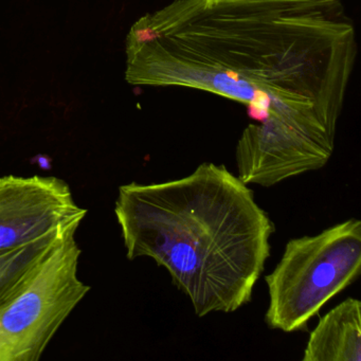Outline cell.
I'll list each match as a JSON object with an SVG mask.
<instances>
[{
  "mask_svg": "<svg viewBox=\"0 0 361 361\" xmlns=\"http://www.w3.org/2000/svg\"><path fill=\"white\" fill-rule=\"evenodd\" d=\"M213 1H226V0H213Z\"/></svg>",
  "mask_w": 361,
  "mask_h": 361,
  "instance_id": "ba28073f",
  "label": "cell"
},
{
  "mask_svg": "<svg viewBox=\"0 0 361 361\" xmlns=\"http://www.w3.org/2000/svg\"><path fill=\"white\" fill-rule=\"evenodd\" d=\"M78 229L65 232L0 305V361H37L90 290L79 276Z\"/></svg>",
  "mask_w": 361,
  "mask_h": 361,
  "instance_id": "277c9868",
  "label": "cell"
},
{
  "mask_svg": "<svg viewBox=\"0 0 361 361\" xmlns=\"http://www.w3.org/2000/svg\"><path fill=\"white\" fill-rule=\"evenodd\" d=\"M360 272L359 219L288 240L276 268L265 276L269 297L266 324L284 333L307 331L310 319Z\"/></svg>",
  "mask_w": 361,
  "mask_h": 361,
  "instance_id": "3957f363",
  "label": "cell"
},
{
  "mask_svg": "<svg viewBox=\"0 0 361 361\" xmlns=\"http://www.w3.org/2000/svg\"><path fill=\"white\" fill-rule=\"evenodd\" d=\"M356 54L339 0H174L133 25L126 79L246 105L238 176L270 188L329 164Z\"/></svg>",
  "mask_w": 361,
  "mask_h": 361,
  "instance_id": "6da1fadb",
  "label": "cell"
},
{
  "mask_svg": "<svg viewBox=\"0 0 361 361\" xmlns=\"http://www.w3.org/2000/svg\"><path fill=\"white\" fill-rule=\"evenodd\" d=\"M71 229H79V227L64 228L31 244L0 252V305L18 290L31 270L49 252L59 238Z\"/></svg>",
  "mask_w": 361,
  "mask_h": 361,
  "instance_id": "52a82bcc",
  "label": "cell"
},
{
  "mask_svg": "<svg viewBox=\"0 0 361 361\" xmlns=\"http://www.w3.org/2000/svg\"><path fill=\"white\" fill-rule=\"evenodd\" d=\"M86 215L68 183L59 177H0V252L64 228L80 227Z\"/></svg>",
  "mask_w": 361,
  "mask_h": 361,
  "instance_id": "5b68a950",
  "label": "cell"
},
{
  "mask_svg": "<svg viewBox=\"0 0 361 361\" xmlns=\"http://www.w3.org/2000/svg\"><path fill=\"white\" fill-rule=\"evenodd\" d=\"M303 361L361 360V302L348 298L319 320L306 343Z\"/></svg>",
  "mask_w": 361,
  "mask_h": 361,
  "instance_id": "8992f818",
  "label": "cell"
},
{
  "mask_svg": "<svg viewBox=\"0 0 361 361\" xmlns=\"http://www.w3.org/2000/svg\"><path fill=\"white\" fill-rule=\"evenodd\" d=\"M115 215L126 257H149L189 298L196 316L236 312L252 300L274 231L252 190L223 164L118 191Z\"/></svg>",
  "mask_w": 361,
  "mask_h": 361,
  "instance_id": "7a4b0ae2",
  "label": "cell"
}]
</instances>
